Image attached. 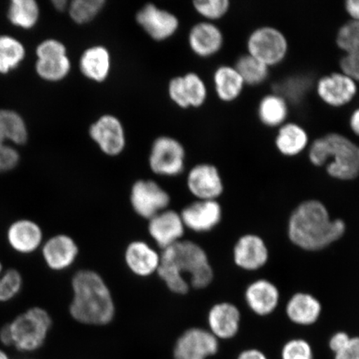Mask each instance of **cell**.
Returning <instances> with one entry per match:
<instances>
[{"label":"cell","instance_id":"obj_1","mask_svg":"<svg viewBox=\"0 0 359 359\" xmlns=\"http://www.w3.org/2000/svg\"><path fill=\"white\" fill-rule=\"evenodd\" d=\"M157 275L168 290L177 294H186L190 287L202 290L214 279V271L208 254L198 244L181 241L161 253Z\"/></svg>","mask_w":359,"mask_h":359},{"label":"cell","instance_id":"obj_2","mask_svg":"<svg viewBox=\"0 0 359 359\" xmlns=\"http://www.w3.org/2000/svg\"><path fill=\"white\" fill-rule=\"evenodd\" d=\"M343 219L331 218L329 209L320 200L302 202L292 212L287 224L291 243L309 252H316L342 239L346 233Z\"/></svg>","mask_w":359,"mask_h":359},{"label":"cell","instance_id":"obj_3","mask_svg":"<svg viewBox=\"0 0 359 359\" xmlns=\"http://www.w3.org/2000/svg\"><path fill=\"white\" fill-rule=\"evenodd\" d=\"M73 299L69 305L72 318L89 326L109 325L115 316V304L109 286L100 273L82 269L71 282Z\"/></svg>","mask_w":359,"mask_h":359},{"label":"cell","instance_id":"obj_4","mask_svg":"<svg viewBox=\"0 0 359 359\" xmlns=\"http://www.w3.org/2000/svg\"><path fill=\"white\" fill-rule=\"evenodd\" d=\"M13 347L20 352L37 351L43 346L53 327V320L46 309L40 306L27 309L10 323Z\"/></svg>","mask_w":359,"mask_h":359},{"label":"cell","instance_id":"obj_5","mask_svg":"<svg viewBox=\"0 0 359 359\" xmlns=\"http://www.w3.org/2000/svg\"><path fill=\"white\" fill-rule=\"evenodd\" d=\"M326 141V172L338 181H353L359 177V145L339 133L324 135Z\"/></svg>","mask_w":359,"mask_h":359},{"label":"cell","instance_id":"obj_6","mask_svg":"<svg viewBox=\"0 0 359 359\" xmlns=\"http://www.w3.org/2000/svg\"><path fill=\"white\" fill-rule=\"evenodd\" d=\"M247 53L267 67L282 64L288 56L290 44L282 31L276 27H259L250 34L246 41Z\"/></svg>","mask_w":359,"mask_h":359},{"label":"cell","instance_id":"obj_7","mask_svg":"<svg viewBox=\"0 0 359 359\" xmlns=\"http://www.w3.org/2000/svg\"><path fill=\"white\" fill-rule=\"evenodd\" d=\"M185 148L177 139L159 137L152 144L149 165L158 176L172 177L182 174L185 168Z\"/></svg>","mask_w":359,"mask_h":359},{"label":"cell","instance_id":"obj_8","mask_svg":"<svg viewBox=\"0 0 359 359\" xmlns=\"http://www.w3.org/2000/svg\"><path fill=\"white\" fill-rule=\"evenodd\" d=\"M219 351V341L208 329L191 327L178 337L172 359H209Z\"/></svg>","mask_w":359,"mask_h":359},{"label":"cell","instance_id":"obj_9","mask_svg":"<svg viewBox=\"0 0 359 359\" xmlns=\"http://www.w3.org/2000/svg\"><path fill=\"white\" fill-rule=\"evenodd\" d=\"M317 96L325 105L339 109L349 104L358 93V85L341 71L322 76L316 85Z\"/></svg>","mask_w":359,"mask_h":359},{"label":"cell","instance_id":"obj_10","mask_svg":"<svg viewBox=\"0 0 359 359\" xmlns=\"http://www.w3.org/2000/svg\"><path fill=\"white\" fill-rule=\"evenodd\" d=\"M130 201L139 217L150 219L168 208L170 198L159 184L151 180H139L132 187Z\"/></svg>","mask_w":359,"mask_h":359},{"label":"cell","instance_id":"obj_11","mask_svg":"<svg viewBox=\"0 0 359 359\" xmlns=\"http://www.w3.org/2000/svg\"><path fill=\"white\" fill-rule=\"evenodd\" d=\"M89 135L103 154L118 156L126 147L123 125L116 116L105 114L100 116L89 128Z\"/></svg>","mask_w":359,"mask_h":359},{"label":"cell","instance_id":"obj_12","mask_svg":"<svg viewBox=\"0 0 359 359\" xmlns=\"http://www.w3.org/2000/svg\"><path fill=\"white\" fill-rule=\"evenodd\" d=\"M6 241L15 253L29 255L40 250L45 240L43 229L38 222L29 218H20L8 226Z\"/></svg>","mask_w":359,"mask_h":359},{"label":"cell","instance_id":"obj_13","mask_svg":"<svg viewBox=\"0 0 359 359\" xmlns=\"http://www.w3.org/2000/svg\"><path fill=\"white\" fill-rule=\"evenodd\" d=\"M187 184L188 190L197 200L217 201L224 192L221 172L212 164L195 165L188 173Z\"/></svg>","mask_w":359,"mask_h":359},{"label":"cell","instance_id":"obj_14","mask_svg":"<svg viewBox=\"0 0 359 359\" xmlns=\"http://www.w3.org/2000/svg\"><path fill=\"white\" fill-rule=\"evenodd\" d=\"M269 259L266 242L253 233L241 236L233 248V260L245 271H257L266 266Z\"/></svg>","mask_w":359,"mask_h":359},{"label":"cell","instance_id":"obj_15","mask_svg":"<svg viewBox=\"0 0 359 359\" xmlns=\"http://www.w3.org/2000/svg\"><path fill=\"white\" fill-rule=\"evenodd\" d=\"M137 24L156 41H164L177 33L179 29L178 18L154 4H147L136 15Z\"/></svg>","mask_w":359,"mask_h":359},{"label":"cell","instance_id":"obj_16","mask_svg":"<svg viewBox=\"0 0 359 359\" xmlns=\"http://www.w3.org/2000/svg\"><path fill=\"white\" fill-rule=\"evenodd\" d=\"M41 255L46 266L53 271L61 272L75 263L79 253V246L73 237L57 234L45 240Z\"/></svg>","mask_w":359,"mask_h":359},{"label":"cell","instance_id":"obj_17","mask_svg":"<svg viewBox=\"0 0 359 359\" xmlns=\"http://www.w3.org/2000/svg\"><path fill=\"white\" fill-rule=\"evenodd\" d=\"M185 230L181 214L172 210H165L148 219V232L161 250L182 241Z\"/></svg>","mask_w":359,"mask_h":359},{"label":"cell","instance_id":"obj_18","mask_svg":"<svg viewBox=\"0 0 359 359\" xmlns=\"http://www.w3.org/2000/svg\"><path fill=\"white\" fill-rule=\"evenodd\" d=\"M180 214L186 229L196 233H205L218 226L223 212L218 201L197 200L187 205Z\"/></svg>","mask_w":359,"mask_h":359},{"label":"cell","instance_id":"obj_19","mask_svg":"<svg viewBox=\"0 0 359 359\" xmlns=\"http://www.w3.org/2000/svg\"><path fill=\"white\" fill-rule=\"evenodd\" d=\"M241 320V312L236 304L217 303L208 312V330L219 341L231 340L240 333Z\"/></svg>","mask_w":359,"mask_h":359},{"label":"cell","instance_id":"obj_20","mask_svg":"<svg viewBox=\"0 0 359 359\" xmlns=\"http://www.w3.org/2000/svg\"><path fill=\"white\" fill-rule=\"evenodd\" d=\"M245 302L255 316L266 317L279 306L280 292L275 283L262 278L246 287Z\"/></svg>","mask_w":359,"mask_h":359},{"label":"cell","instance_id":"obj_21","mask_svg":"<svg viewBox=\"0 0 359 359\" xmlns=\"http://www.w3.org/2000/svg\"><path fill=\"white\" fill-rule=\"evenodd\" d=\"M124 259L135 276L146 278L158 271L161 253L145 241H135L126 249Z\"/></svg>","mask_w":359,"mask_h":359},{"label":"cell","instance_id":"obj_22","mask_svg":"<svg viewBox=\"0 0 359 359\" xmlns=\"http://www.w3.org/2000/svg\"><path fill=\"white\" fill-rule=\"evenodd\" d=\"M323 305L316 296L308 292H297L289 299L285 306L288 320L297 326L309 327L320 320Z\"/></svg>","mask_w":359,"mask_h":359},{"label":"cell","instance_id":"obj_23","mask_svg":"<svg viewBox=\"0 0 359 359\" xmlns=\"http://www.w3.org/2000/svg\"><path fill=\"white\" fill-rule=\"evenodd\" d=\"M188 43L196 55L210 57L222 50L224 35L214 22H201L192 27L188 36Z\"/></svg>","mask_w":359,"mask_h":359},{"label":"cell","instance_id":"obj_24","mask_svg":"<svg viewBox=\"0 0 359 359\" xmlns=\"http://www.w3.org/2000/svg\"><path fill=\"white\" fill-rule=\"evenodd\" d=\"M273 144L283 156L295 157L308 150L311 139L302 125L287 122L277 129Z\"/></svg>","mask_w":359,"mask_h":359},{"label":"cell","instance_id":"obj_25","mask_svg":"<svg viewBox=\"0 0 359 359\" xmlns=\"http://www.w3.org/2000/svg\"><path fill=\"white\" fill-rule=\"evenodd\" d=\"M111 55L102 45L88 48L79 58V69L85 78L102 83L109 78L111 71Z\"/></svg>","mask_w":359,"mask_h":359},{"label":"cell","instance_id":"obj_26","mask_svg":"<svg viewBox=\"0 0 359 359\" xmlns=\"http://www.w3.org/2000/svg\"><path fill=\"white\" fill-rule=\"evenodd\" d=\"M215 94L224 102H233L240 98L245 84L234 66H219L214 72Z\"/></svg>","mask_w":359,"mask_h":359},{"label":"cell","instance_id":"obj_27","mask_svg":"<svg viewBox=\"0 0 359 359\" xmlns=\"http://www.w3.org/2000/svg\"><path fill=\"white\" fill-rule=\"evenodd\" d=\"M290 107L286 98L280 93L264 96L257 107L259 122L269 128H279L289 118Z\"/></svg>","mask_w":359,"mask_h":359},{"label":"cell","instance_id":"obj_28","mask_svg":"<svg viewBox=\"0 0 359 359\" xmlns=\"http://www.w3.org/2000/svg\"><path fill=\"white\" fill-rule=\"evenodd\" d=\"M29 132L26 121L19 112L0 109V139L15 147L26 144Z\"/></svg>","mask_w":359,"mask_h":359},{"label":"cell","instance_id":"obj_29","mask_svg":"<svg viewBox=\"0 0 359 359\" xmlns=\"http://www.w3.org/2000/svg\"><path fill=\"white\" fill-rule=\"evenodd\" d=\"M40 15L41 10L35 0H12L6 12L11 25L22 30L34 29L39 24Z\"/></svg>","mask_w":359,"mask_h":359},{"label":"cell","instance_id":"obj_30","mask_svg":"<svg viewBox=\"0 0 359 359\" xmlns=\"http://www.w3.org/2000/svg\"><path fill=\"white\" fill-rule=\"evenodd\" d=\"M27 56L24 43L8 34H0V74L8 75L19 69Z\"/></svg>","mask_w":359,"mask_h":359},{"label":"cell","instance_id":"obj_31","mask_svg":"<svg viewBox=\"0 0 359 359\" xmlns=\"http://www.w3.org/2000/svg\"><path fill=\"white\" fill-rule=\"evenodd\" d=\"M234 67L243 79L245 86L258 87L266 83L271 74L269 67L248 53L238 57Z\"/></svg>","mask_w":359,"mask_h":359},{"label":"cell","instance_id":"obj_32","mask_svg":"<svg viewBox=\"0 0 359 359\" xmlns=\"http://www.w3.org/2000/svg\"><path fill=\"white\" fill-rule=\"evenodd\" d=\"M71 61L69 55L49 60H37L34 70L40 79L48 83H57L70 74Z\"/></svg>","mask_w":359,"mask_h":359},{"label":"cell","instance_id":"obj_33","mask_svg":"<svg viewBox=\"0 0 359 359\" xmlns=\"http://www.w3.org/2000/svg\"><path fill=\"white\" fill-rule=\"evenodd\" d=\"M184 100L187 109L200 107L208 100V87L198 74L188 73L181 76Z\"/></svg>","mask_w":359,"mask_h":359},{"label":"cell","instance_id":"obj_34","mask_svg":"<svg viewBox=\"0 0 359 359\" xmlns=\"http://www.w3.org/2000/svg\"><path fill=\"white\" fill-rule=\"evenodd\" d=\"M106 4L105 0H74L67 12L75 24L83 25L93 21Z\"/></svg>","mask_w":359,"mask_h":359},{"label":"cell","instance_id":"obj_35","mask_svg":"<svg viewBox=\"0 0 359 359\" xmlns=\"http://www.w3.org/2000/svg\"><path fill=\"white\" fill-rule=\"evenodd\" d=\"M335 43L344 55H359V22L348 20L341 25Z\"/></svg>","mask_w":359,"mask_h":359},{"label":"cell","instance_id":"obj_36","mask_svg":"<svg viewBox=\"0 0 359 359\" xmlns=\"http://www.w3.org/2000/svg\"><path fill=\"white\" fill-rule=\"evenodd\" d=\"M24 287V278L17 269H4L0 276V303H8L19 296Z\"/></svg>","mask_w":359,"mask_h":359},{"label":"cell","instance_id":"obj_37","mask_svg":"<svg viewBox=\"0 0 359 359\" xmlns=\"http://www.w3.org/2000/svg\"><path fill=\"white\" fill-rule=\"evenodd\" d=\"M195 11L206 21L212 22L222 19L230 11L229 0H196L193 2Z\"/></svg>","mask_w":359,"mask_h":359},{"label":"cell","instance_id":"obj_38","mask_svg":"<svg viewBox=\"0 0 359 359\" xmlns=\"http://www.w3.org/2000/svg\"><path fill=\"white\" fill-rule=\"evenodd\" d=\"M312 344L303 338L290 339L283 345L280 359H314Z\"/></svg>","mask_w":359,"mask_h":359},{"label":"cell","instance_id":"obj_39","mask_svg":"<svg viewBox=\"0 0 359 359\" xmlns=\"http://www.w3.org/2000/svg\"><path fill=\"white\" fill-rule=\"evenodd\" d=\"M37 60H49L67 55L66 45L56 39H47L40 42L35 49Z\"/></svg>","mask_w":359,"mask_h":359},{"label":"cell","instance_id":"obj_40","mask_svg":"<svg viewBox=\"0 0 359 359\" xmlns=\"http://www.w3.org/2000/svg\"><path fill=\"white\" fill-rule=\"evenodd\" d=\"M20 163V154L17 147L0 139V174L12 172Z\"/></svg>","mask_w":359,"mask_h":359},{"label":"cell","instance_id":"obj_41","mask_svg":"<svg viewBox=\"0 0 359 359\" xmlns=\"http://www.w3.org/2000/svg\"><path fill=\"white\" fill-rule=\"evenodd\" d=\"M339 69L356 83H359V55H344L339 60Z\"/></svg>","mask_w":359,"mask_h":359},{"label":"cell","instance_id":"obj_42","mask_svg":"<svg viewBox=\"0 0 359 359\" xmlns=\"http://www.w3.org/2000/svg\"><path fill=\"white\" fill-rule=\"evenodd\" d=\"M334 359H359V336H352L346 346L334 354Z\"/></svg>","mask_w":359,"mask_h":359},{"label":"cell","instance_id":"obj_43","mask_svg":"<svg viewBox=\"0 0 359 359\" xmlns=\"http://www.w3.org/2000/svg\"><path fill=\"white\" fill-rule=\"evenodd\" d=\"M351 337L345 331L335 332L334 334L331 335L329 342H327V347L332 353H339L346 346Z\"/></svg>","mask_w":359,"mask_h":359},{"label":"cell","instance_id":"obj_44","mask_svg":"<svg viewBox=\"0 0 359 359\" xmlns=\"http://www.w3.org/2000/svg\"><path fill=\"white\" fill-rule=\"evenodd\" d=\"M236 359H269L267 354L257 348H248L242 350Z\"/></svg>","mask_w":359,"mask_h":359},{"label":"cell","instance_id":"obj_45","mask_svg":"<svg viewBox=\"0 0 359 359\" xmlns=\"http://www.w3.org/2000/svg\"><path fill=\"white\" fill-rule=\"evenodd\" d=\"M344 11L349 17V20L359 22V0L345 1Z\"/></svg>","mask_w":359,"mask_h":359},{"label":"cell","instance_id":"obj_46","mask_svg":"<svg viewBox=\"0 0 359 359\" xmlns=\"http://www.w3.org/2000/svg\"><path fill=\"white\" fill-rule=\"evenodd\" d=\"M0 342H1L4 346H13V339L10 323L4 325L2 326L1 329H0Z\"/></svg>","mask_w":359,"mask_h":359},{"label":"cell","instance_id":"obj_47","mask_svg":"<svg viewBox=\"0 0 359 359\" xmlns=\"http://www.w3.org/2000/svg\"><path fill=\"white\" fill-rule=\"evenodd\" d=\"M348 125L352 133L359 137V107L350 114Z\"/></svg>","mask_w":359,"mask_h":359},{"label":"cell","instance_id":"obj_48","mask_svg":"<svg viewBox=\"0 0 359 359\" xmlns=\"http://www.w3.org/2000/svg\"><path fill=\"white\" fill-rule=\"evenodd\" d=\"M52 4L53 8L58 12L67 11V8L69 6V3L66 1V0H55V1H52Z\"/></svg>","mask_w":359,"mask_h":359},{"label":"cell","instance_id":"obj_49","mask_svg":"<svg viewBox=\"0 0 359 359\" xmlns=\"http://www.w3.org/2000/svg\"><path fill=\"white\" fill-rule=\"evenodd\" d=\"M0 359H11L8 354L1 348H0Z\"/></svg>","mask_w":359,"mask_h":359},{"label":"cell","instance_id":"obj_50","mask_svg":"<svg viewBox=\"0 0 359 359\" xmlns=\"http://www.w3.org/2000/svg\"><path fill=\"white\" fill-rule=\"evenodd\" d=\"M4 264L3 263L1 262V260H0V276H2V273H4Z\"/></svg>","mask_w":359,"mask_h":359}]
</instances>
